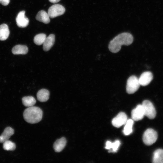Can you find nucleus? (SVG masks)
Returning <instances> with one entry per match:
<instances>
[{"label": "nucleus", "mask_w": 163, "mask_h": 163, "mask_svg": "<svg viewBox=\"0 0 163 163\" xmlns=\"http://www.w3.org/2000/svg\"><path fill=\"white\" fill-rule=\"evenodd\" d=\"M133 41V37L130 34L124 32L114 37L109 44L108 48L113 53L118 52L123 45H129Z\"/></svg>", "instance_id": "nucleus-1"}, {"label": "nucleus", "mask_w": 163, "mask_h": 163, "mask_svg": "<svg viewBox=\"0 0 163 163\" xmlns=\"http://www.w3.org/2000/svg\"><path fill=\"white\" fill-rule=\"evenodd\" d=\"M43 115V111L40 108L34 106L26 108L23 114L25 121L31 124L37 123L40 121Z\"/></svg>", "instance_id": "nucleus-2"}, {"label": "nucleus", "mask_w": 163, "mask_h": 163, "mask_svg": "<svg viewBox=\"0 0 163 163\" xmlns=\"http://www.w3.org/2000/svg\"><path fill=\"white\" fill-rule=\"evenodd\" d=\"M157 138L158 134L156 132L152 129L149 128L143 133L142 139L145 145H149L154 143Z\"/></svg>", "instance_id": "nucleus-3"}, {"label": "nucleus", "mask_w": 163, "mask_h": 163, "mask_svg": "<svg viewBox=\"0 0 163 163\" xmlns=\"http://www.w3.org/2000/svg\"><path fill=\"white\" fill-rule=\"evenodd\" d=\"M140 85L138 78L135 75L131 76L127 80L126 91L128 94H133L138 89Z\"/></svg>", "instance_id": "nucleus-4"}, {"label": "nucleus", "mask_w": 163, "mask_h": 163, "mask_svg": "<svg viewBox=\"0 0 163 163\" xmlns=\"http://www.w3.org/2000/svg\"><path fill=\"white\" fill-rule=\"evenodd\" d=\"M145 116L150 119L154 118L156 115V111L152 103L148 100L144 101L142 103Z\"/></svg>", "instance_id": "nucleus-5"}, {"label": "nucleus", "mask_w": 163, "mask_h": 163, "mask_svg": "<svg viewBox=\"0 0 163 163\" xmlns=\"http://www.w3.org/2000/svg\"><path fill=\"white\" fill-rule=\"evenodd\" d=\"M65 11V8L63 6L56 4L53 5L49 8L48 13L50 18H53L63 14Z\"/></svg>", "instance_id": "nucleus-6"}, {"label": "nucleus", "mask_w": 163, "mask_h": 163, "mask_svg": "<svg viewBox=\"0 0 163 163\" xmlns=\"http://www.w3.org/2000/svg\"><path fill=\"white\" fill-rule=\"evenodd\" d=\"M127 120L126 114L123 112H120L113 119L112 123L115 127L119 128L125 124Z\"/></svg>", "instance_id": "nucleus-7"}, {"label": "nucleus", "mask_w": 163, "mask_h": 163, "mask_svg": "<svg viewBox=\"0 0 163 163\" xmlns=\"http://www.w3.org/2000/svg\"><path fill=\"white\" fill-rule=\"evenodd\" d=\"M131 114L133 120L137 121L142 119L145 114L142 104L138 105L135 108L132 110Z\"/></svg>", "instance_id": "nucleus-8"}, {"label": "nucleus", "mask_w": 163, "mask_h": 163, "mask_svg": "<svg viewBox=\"0 0 163 163\" xmlns=\"http://www.w3.org/2000/svg\"><path fill=\"white\" fill-rule=\"evenodd\" d=\"M25 11H21L19 13L16 18V24L19 27H26L29 24V20L25 16Z\"/></svg>", "instance_id": "nucleus-9"}, {"label": "nucleus", "mask_w": 163, "mask_h": 163, "mask_svg": "<svg viewBox=\"0 0 163 163\" xmlns=\"http://www.w3.org/2000/svg\"><path fill=\"white\" fill-rule=\"evenodd\" d=\"M153 78L152 73L150 72L147 71L143 72L138 79L140 85L145 86L149 84Z\"/></svg>", "instance_id": "nucleus-10"}, {"label": "nucleus", "mask_w": 163, "mask_h": 163, "mask_svg": "<svg viewBox=\"0 0 163 163\" xmlns=\"http://www.w3.org/2000/svg\"><path fill=\"white\" fill-rule=\"evenodd\" d=\"M55 41V36L50 34L46 37L43 43V49L45 51H49L53 46Z\"/></svg>", "instance_id": "nucleus-11"}, {"label": "nucleus", "mask_w": 163, "mask_h": 163, "mask_svg": "<svg viewBox=\"0 0 163 163\" xmlns=\"http://www.w3.org/2000/svg\"><path fill=\"white\" fill-rule=\"evenodd\" d=\"M66 142V140L64 137L57 139L53 145V148L55 152H61L65 147Z\"/></svg>", "instance_id": "nucleus-12"}, {"label": "nucleus", "mask_w": 163, "mask_h": 163, "mask_svg": "<svg viewBox=\"0 0 163 163\" xmlns=\"http://www.w3.org/2000/svg\"><path fill=\"white\" fill-rule=\"evenodd\" d=\"M14 133L13 129L10 127L6 128L3 133L0 136V143H3L4 142L8 140L11 136Z\"/></svg>", "instance_id": "nucleus-13"}, {"label": "nucleus", "mask_w": 163, "mask_h": 163, "mask_svg": "<svg viewBox=\"0 0 163 163\" xmlns=\"http://www.w3.org/2000/svg\"><path fill=\"white\" fill-rule=\"evenodd\" d=\"M37 96L39 101L41 102H45L49 99L50 92L46 89H42L38 91Z\"/></svg>", "instance_id": "nucleus-14"}, {"label": "nucleus", "mask_w": 163, "mask_h": 163, "mask_svg": "<svg viewBox=\"0 0 163 163\" xmlns=\"http://www.w3.org/2000/svg\"><path fill=\"white\" fill-rule=\"evenodd\" d=\"M50 17L48 13L44 10H41L38 12L36 18L38 21L47 24L50 21Z\"/></svg>", "instance_id": "nucleus-15"}, {"label": "nucleus", "mask_w": 163, "mask_h": 163, "mask_svg": "<svg viewBox=\"0 0 163 163\" xmlns=\"http://www.w3.org/2000/svg\"><path fill=\"white\" fill-rule=\"evenodd\" d=\"M28 52V48L24 45H17L12 49V52L14 55L26 54Z\"/></svg>", "instance_id": "nucleus-16"}, {"label": "nucleus", "mask_w": 163, "mask_h": 163, "mask_svg": "<svg viewBox=\"0 0 163 163\" xmlns=\"http://www.w3.org/2000/svg\"><path fill=\"white\" fill-rule=\"evenodd\" d=\"M10 32L8 25L2 24L0 25V40H6L9 37Z\"/></svg>", "instance_id": "nucleus-17"}, {"label": "nucleus", "mask_w": 163, "mask_h": 163, "mask_svg": "<svg viewBox=\"0 0 163 163\" xmlns=\"http://www.w3.org/2000/svg\"><path fill=\"white\" fill-rule=\"evenodd\" d=\"M152 162L154 163H163V149H158L154 152Z\"/></svg>", "instance_id": "nucleus-18"}, {"label": "nucleus", "mask_w": 163, "mask_h": 163, "mask_svg": "<svg viewBox=\"0 0 163 163\" xmlns=\"http://www.w3.org/2000/svg\"><path fill=\"white\" fill-rule=\"evenodd\" d=\"M22 100L24 106L28 107L34 106L36 102L35 99L32 96L24 97Z\"/></svg>", "instance_id": "nucleus-19"}, {"label": "nucleus", "mask_w": 163, "mask_h": 163, "mask_svg": "<svg viewBox=\"0 0 163 163\" xmlns=\"http://www.w3.org/2000/svg\"><path fill=\"white\" fill-rule=\"evenodd\" d=\"M133 119H128L124 128L123 132L126 135L130 134L133 131L132 127L133 124Z\"/></svg>", "instance_id": "nucleus-20"}, {"label": "nucleus", "mask_w": 163, "mask_h": 163, "mask_svg": "<svg viewBox=\"0 0 163 163\" xmlns=\"http://www.w3.org/2000/svg\"><path fill=\"white\" fill-rule=\"evenodd\" d=\"M46 37V35L44 34L41 33L37 34L34 37V42L37 45H41L43 44Z\"/></svg>", "instance_id": "nucleus-21"}, {"label": "nucleus", "mask_w": 163, "mask_h": 163, "mask_svg": "<svg viewBox=\"0 0 163 163\" xmlns=\"http://www.w3.org/2000/svg\"><path fill=\"white\" fill-rule=\"evenodd\" d=\"M3 148L5 150L13 151L16 149V145L13 142L9 140H7L3 142Z\"/></svg>", "instance_id": "nucleus-22"}, {"label": "nucleus", "mask_w": 163, "mask_h": 163, "mask_svg": "<svg viewBox=\"0 0 163 163\" xmlns=\"http://www.w3.org/2000/svg\"><path fill=\"white\" fill-rule=\"evenodd\" d=\"M120 144V141L119 140H116L114 142L112 143L111 145L112 151L116 152Z\"/></svg>", "instance_id": "nucleus-23"}, {"label": "nucleus", "mask_w": 163, "mask_h": 163, "mask_svg": "<svg viewBox=\"0 0 163 163\" xmlns=\"http://www.w3.org/2000/svg\"><path fill=\"white\" fill-rule=\"evenodd\" d=\"M10 2V0H0V3L4 6L8 5Z\"/></svg>", "instance_id": "nucleus-24"}, {"label": "nucleus", "mask_w": 163, "mask_h": 163, "mask_svg": "<svg viewBox=\"0 0 163 163\" xmlns=\"http://www.w3.org/2000/svg\"><path fill=\"white\" fill-rule=\"evenodd\" d=\"M112 142L110 141H107L106 143L105 149H111V145Z\"/></svg>", "instance_id": "nucleus-25"}, {"label": "nucleus", "mask_w": 163, "mask_h": 163, "mask_svg": "<svg viewBox=\"0 0 163 163\" xmlns=\"http://www.w3.org/2000/svg\"><path fill=\"white\" fill-rule=\"evenodd\" d=\"M60 0H49V1L53 3H56L59 2Z\"/></svg>", "instance_id": "nucleus-26"}]
</instances>
